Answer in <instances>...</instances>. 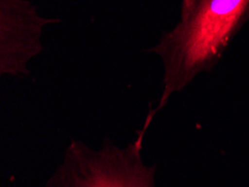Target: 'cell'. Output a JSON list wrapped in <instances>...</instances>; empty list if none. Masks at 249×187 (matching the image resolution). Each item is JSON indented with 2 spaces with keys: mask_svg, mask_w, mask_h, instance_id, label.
I'll use <instances>...</instances> for the list:
<instances>
[{
  "mask_svg": "<svg viewBox=\"0 0 249 187\" xmlns=\"http://www.w3.org/2000/svg\"><path fill=\"white\" fill-rule=\"evenodd\" d=\"M248 21L249 0H199L173 28L164 32L149 50L163 63V91L146 119L153 121L172 95L211 71Z\"/></svg>",
  "mask_w": 249,
  "mask_h": 187,
  "instance_id": "6da1fadb",
  "label": "cell"
},
{
  "mask_svg": "<svg viewBox=\"0 0 249 187\" xmlns=\"http://www.w3.org/2000/svg\"><path fill=\"white\" fill-rule=\"evenodd\" d=\"M146 133L142 128L124 147L110 139L99 149L72 140L44 187H156V168L142 158Z\"/></svg>",
  "mask_w": 249,
  "mask_h": 187,
  "instance_id": "7a4b0ae2",
  "label": "cell"
},
{
  "mask_svg": "<svg viewBox=\"0 0 249 187\" xmlns=\"http://www.w3.org/2000/svg\"><path fill=\"white\" fill-rule=\"evenodd\" d=\"M29 0H0V76H26L44 51L46 29L58 23Z\"/></svg>",
  "mask_w": 249,
  "mask_h": 187,
  "instance_id": "3957f363",
  "label": "cell"
},
{
  "mask_svg": "<svg viewBox=\"0 0 249 187\" xmlns=\"http://www.w3.org/2000/svg\"><path fill=\"white\" fill-rule=\"evenodd\" d=\"M199 1V0H182V3H181V16L183 17L185 16V15H188L190 13V10H191L194 5Z\"/></svg>",
  "mask_w": 249,
  "mask_h": 187,
  "instance_id": "277c9868",
  "label": "cell"
}]
</instances>
